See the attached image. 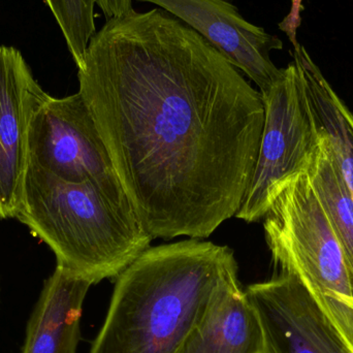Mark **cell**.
<instances>
[{
	"instance_id": "6da1fadb",
	"label": "cell",
	"mask_w": 353,
	"mask_h": 353,
	"mask_svg": "<svg viewBox=\"0 0 353 353\" xmlns=\"http://www.w3.org/2000/svg\"><path fill=\"white\" fill-rule=\"evenodd\" d=\"M134 215L154 239H205L236 216L259 157L261 92L157 8L107 20L78 66Z\"/></svg>"
},
{
	"instance_id": "7a4b0ae2",
	"label": "cell",
	"mask_w": 353,
	"mask_h": 353,
	"mask_svg": "<svg viewBox=\"0 0 353 353\" xmlns=\"http://www.w3.org/2000/svg\"><path fill=\"white\" fill-rule=\"evenodd\" d=\"M234 259L201 239L149 247L118 276L90 353H175Z\"/></svg>"
},
{
	"instance_id": "3957f363",
	"label": "cell",
	"mask_w": 353,
	"mask_h": 353,
	"mask_svg": "<svg viewBox=\"0 0 353 353\" xmlns=\"http://www.w3.org/2000/svg\"><path fill=\"white\" fill-rule=\"evenodd\" d=\"M16 219L50 247L58 265L92 285L117 278L152 241L134 212L94 183L66 182L29 163Z\"/></svg>"
},
{
	"instance_id": "277c9868",
	"label": "cell",
	"mask_w": 353,
	"mask_h": 353,
	"mask_svg": "<svg viewBox=\"0 0 353 353\" xmlns=\"http://www.w3.org/2000/svg\"><path fill=\"white\" fill-rule=\"evenodd\" d=\"M263 228L276 267L302 281L353 353V308L339 301L353 298L352 274L307 172L279 191Z\"/></svg>"
},
{
	"instance_id": "5b68a950",
	"label": "cell",
	"mask_w": 353,
	"mask_h": 353,
	"mask_svg": "<svg viewBox=\"0 0 353 353\" xmlns=\"http://www.w3.org/2000/svg\"><path fill=\"white\" fill-rule=\"evenodd\" d=\"M261 94L265 122L259 157L236 214L247 223L263 220L286 183L307 172L319 144L294 62L282 68L277 82Z\"/></svg>"
},
{
	"instance_id": "8992f818",
	"label": "cell",
	"mask_w": 353,
	"mask_h": 353,
	"mask_svg": "<svg viewBox=\"0 0 353 353\" xmlns=\"http://www.w3.org/2000/svg\"><path fill=\"white\" fill-rule=\"evenodd\" d=\"M28 149L29 165L66 182L94 183L118 207L134 212L80 92L45 97L31 118Z\"/></svg>"
},
{
	"instance_id": "52a82bcc",
	"label": "cell",
	"mask_w": 353,
	"mask_h": 353,
	"mask_svg": "<svg viewBox=\"0 0 353 353\" xmlns=\"http://www.w3.org/2000/svg\"><path fill=\"white\" fill-rule=\"evenodd\" d=\"M245 292L261 325L263 353H350L294 274L280 272Z\"/></svg>"
},
{
	"instance_id": "ba28073f",
	"label": "cell",
	"mask_w": 353,
	"mask_h": 353,
	"mask_svg": "<svg viewBox=\"0 0 353 353\" xmlns=\"http://www.w3.org/2000/svg\"><path fill=\"white\" fill-rule=\"evenodd\" d=\"M159 6L182 21L213 46L232 65L269 90L281 77L270 57L283 43L275 35L248 22L228 0H138Z\"/></svg>"
},
{
	"instance_id": "9c48e42d",
	"label": "cell",
	"mask_w": 353,
	"mask_h": 353,
	"mask_svg": "<svg viewBox=\"0 0 353 353\" xmlns=\"http://www.w3.org/2000/svg\"><path fill=\"white\" fill-rule=\"evenodd\" d=\"M47 95L21 52L0 46V219L18 213L29 163V125Z\"/></svg>"
},
{
	"instance_id": "30bf717a",
	"label": "cell",
	"mask_w": 353,
	"mask_h": 353,
	"mask_svg": "<svg viewBox=\"0 0 353 353\" xmlns=\"http://www.w3.org/2000/svg\"><path fill=\"white\" fill-rule=\"evenodd\" d=\"M175 353H263V332L239 281L236 259L226 265L205 313Z\"/></svg>"
},
{
	"instance_id": "8fae6325",
	"label": "cell",
	"mask_w": 353,
	"mask_h": 353,
	"mask_svg": "<svg viewBox=\"0 0 353 353\" xmlns=\"http://www.w3.org/2000/svg\"><path fill=\"white\" fill-rule=\"evenodd\" d=\"M92 284L60 265L46 280L21 353H77L83 303Z\"/></svg>"
},
{
	"instance_id": "7c38bea8",
	"label": "cell",
	"mask_w": 353,
	"mask_h": 353,
	"mask_svg": "<svg viewBox=\"0 0 353 353\" xmlns=\"http://www.w3.org/2000/svg\"><path fill=\"white\" fill-rule=\"evenodd\" d=\"M294 63L317 137L325 143L353 196V114L303 46H294Z\"/></svg>"
},
{
	"instance_id": "4fadbf2b",
	"label": "cell",
	"mask_w": 353,
	"mask_h": 353,
	"mask_svg": "<svg viewBox=\"0 0 353 353\" xmlns=\"http://www.w3.org/2000/svg\"><path fill=\"white\" fill-rule=\"evenodd\" d=\"M316 149L307 174L344 254L353 280V196L325 143Z\"/></svg>"
},
{
	"instance_id": "5bb4252c",
	"label": "cell",
	"mask_w": 353,
	"mask_h": 353,
	"mask_svg": "<svg viewBox=\"0 0 353 353\" xmlns=\"http://www.w3.org/2000/svg\"><path fill=\"white\" fill-rule=\"evenodd\" d=\"M63 34L77 68L95 33V0H45Z\"/></svg>"
},
{
	"instance_id": "9a60e30c",
	"label": "cell",
	"mask_w": 353,
	"mask_h": 353,
	"mask_svg": "<svg viewBox=\"0 0 353 353\" xmlns=\"http://www.w3.org/2000/svg\"><path fill=\"white\" fill-rule=\"evenodd\" d=\"M301 10H302V0H292L290 12L279 24L280 29L288 34L294 46L298 45V43H296V30H298L301 24Z\"/></svg>"
},
{
	"instance_id": "2e32d148",
	"label": "cell",
	"mask_w": 353,
	"mask_h": 353,
	"mask_svg": "<svg viewBox=\"0 0 353 353\" xmlns=\"http://www.w3.org/2000/svg\"><path fill=\"white\" fill-rule=\"evenodd\" d=\"M95 3L103 10L107 20L119 18L134 10L132 0H95Z\"/></svg>"
},
{
	"instance_id": "e0dca14e",
	"label": "cell",
	"mask_w": 353,
	"mask_h": 353,
	"mask_svg": "<svg viewBox=\"0 0 353 353\" xmlns=\"http://www.w3.org/2000/svg\"><path fill=\"white\" fill-rule=\"evenodd\" d=\"M340 302L343 303V304L348 305V306L352 307L353 308V298H343L340 299Z\"/></svg>"
}]
</instances>
